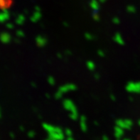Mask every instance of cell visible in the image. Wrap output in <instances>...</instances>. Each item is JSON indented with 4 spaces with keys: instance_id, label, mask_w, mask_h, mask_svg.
Returning <instances> with one entry per match:
<instances>
[{
    "instance_id": "1",
    "label": "cell",
    "mask_w": 140,
    "mask_h": 140,
    "mask_svg": "<svg viewBox=\"0 0 140 140\" xmlns=\"http://www.w3.org/2000/svg\"><path fill=\"white\" fill-rule=\"evenodd\" d=\"M63 106H64L65 109L68 110L69 112H71V113L77 112V109L75 107L74 104L73 103V101L69 100V99H66L63 101Z\"/></svg>"
},
{
    "instance_id": "2",
    "label": "cell",
    "mask_w": 140,
    "mask_h": 140,
    "mask_svg": "<svg viewBox=\"0 0 140 140\" xmlns=\"http://www.w3.org/2000/svg\"><path fill=\"white\" fill-rule=\"evenodd\" d=\"M76 90V86L75 84H66V85H63L60 88H59V91L61 92L65 93L67 92H69V91H73V90Z\"/></svg>"
},
{
    "instance_id": "3",
    "label": "cell",
    "mask_w": 140,
    "mask_h": 140,
    "mask_svg": "<svg viewBox=\"0 0 140 140\" xmlns=\"http://www.w3.org/2000/svg\"><path fill=\"white\" fill-rule=\"evenodd\" d=\"M36 43H37V45L39 46V47H44L45 45L47 44V40L46 39L43 37V36H38L36 37Z\"/></svg>"
},
{
    "instance_id": "4",
    "label": "cell",
    "mask_w": 140,
    "mask_h": 140,
    "mask_svg": "<svg viewBox=\"0 0 140 140\" xmlns=\"http://www.w3.org/2000/svg\"><path fill=\"white\" fill-rule=\"evenodd\" d=\"M114 40L117 44H119V45H124V43H125V41H124V39L122 38V35L120 34H119V33H117L115 35V36H114Z\"/></svg>"
},
{
    "instance_id": "5",
    "label": "cell",
    "mask_w": 140,
    "mask_h": 140,
    "mask_svg": "<svg viewBox=\"0 0 140 140\" xmlns=\"http://www.w3.org/2000/svg\"><path fill=\"white\" fill-rule=\"evenodd\" d=\"M11 4V0H0V7L1 8H6Z\"/></svg>"
},
{
    "instance_id": "6",
    "label": "cell",
    "mask_w": 140,
    "mask_h": 140,
    "mask_svg": "<svg viewBox=\"0 0 140 140\" xmlns=\"http://www.w3.org/2000/svg\"><path fill=\"white\" fill-rule=\"evenodd\" d=\"M135 89H136L135 84L133 83H131V82H129V83L127 84V85L126 86V90H127V91H129V92H135Z\"/></svg>"
},
{
    "instance_id": "7",
    "label": "cell",
    "mask_w": 140,
    "mask_h": 140,
    "mask_svg": "<svg viewBox=\"0 0 140 140\" xmlns=\"http://www.w3.org/2000/svg\"><path fill=\"white\" fill-rule=\"evenodd\" d=\"M117 126L120 127V128H125V119H118L116 122Z\"/></svg>"
},
{
    "instance_id": "8",
    "label": "cell",
    "mask_w": 140,
    "mask_h": 140,
    "mask_svg": "<svg viewBox=\"0 0 140 140\" xmlns=\"http://www.w3.org/2000/svg\"><path fill=\"white\" fill-rule=\"evenodd\" d=\"M87 67L88 68V69H90V71H93L95 69V64L91 62V61H89L87 62Z\"/></svg>"
},
{
    "instance_id": "9",
    "label": "cell",
    "mask_w": 140,
    "mask_h": 140,
    "mask_svg": "<svg viewBox=\"0 0 140 140\" xmlns=\"http://www.w3.org/2000/svg\"><path fill=\"white\" fill-rule=\"evenodd\" d=\"M43 127L46 129H47L48 131H55V128L53 127L51 125H49V124H43Z\"/></svg>"
},
{
    "instance_id": "10",
    "label": "cell",
    "mask_w": 140,
    "mask_h": 140,
    "mask_svg": "<svg viewBox=\"0 0 140 140\" xmlns=\"http://www.w3.org/2000/svg\"><path fill=\"white\" fill-rule=\"evenodd\" d=\"M77 116H78V114H77V112H72V113H71V114H70V117H71L72 119H73V120L77 119Z\"/></svg>"
},
{
    "instance_id": "11",
    "label": "cell",
    "mask_w": 140,
    "mask_h": 140,
    "mask_svg": "<svg viewBox=\"0 0 140 140\" xmlns=\"http://www.w3.org/2000/svg\"><path fill=\"white\" fill-rule=\"evenodd\" d=\"M125 128L128 129L129 127H130L132 124V121L129 120V119H125Z\"/></svg>"
},
{
    "instance_id": "12",
    "label": "cell",
    "mask_w": 140,
    "mask_h": 140,
    "mask_svg": "<svg viewBox=\"0 0 140 140\" xmlns=\"http://www.w3.org/2000/svg\"><path fill=\"white\" fill-rule=\"evenodd\" d=\"M48 82L51 85H54L55 84V79L53 77H49L48 79Z\"/></svg>"
},
{
    "instance_id": "13",
    "label": "cell",
    "mask_w": 140,
    "mask_h": 140,
    "mask_svg": "<svg viewBox=\"0 0 140 140\" xmlns=\"http://www.w3.org/2000/svg\"><path fill=\"white\" fill-rule=\"evenodd\" d=\"M62 96H63V93L61 92H60L59 90L57 92V93L56 94V99H60L62 97Z\"/></svg>"
},
{
    "instance_id": "14",
    "label": "cell",
    "mask_w": 140,
    "mask_h": 140,
    "mask_svg": "<svg viewBox=\"0 0 140 140\" xmlns=\"http://www.w3.org/2000/svg\"><path fill=\"white\" fill-rule=\"evenodd\" d=\"M85 36V38L87 39H88V40H91V39H93V36L92 34H90V33H86Z\"/></svg>"
},
{
    "instance_id": "15",
    "label": "cell",
    "mask_w": 140,
    "mask_h": 140,
    "mask_svg": "<svg viewBox=\"0 0 140 140\" xmlns=\"http://www.w3.org/2000/svg\"><path fill=\"white\" fill-rule=\"evenodd\" d=\"M98 53L99 56H100V57H104V53L102 50L98 51Z\"/></svg>"
},
{
    "instance_id": "16",
    "label": "cell",
    "mask_w": 140,
    "mask_h": 140,
    "mask_svg": "<svg viewBox=\"0 0 140 140\" xmlns=\"http://www.w3.org/2000/svg\"><path fill=\"white\" fill-rule=\"evenodd\" d=\"M110 97H111V98H112V99L113 101H115V97H114L113 95H111Z\"/></svg>"
},
{
    "instance_id": "17",
    "label": "cell",
    "mask_w": 140,
    "mask_h": 140,
    "mask_svg": "<svg viewBox=\"0 0 140 140\" xmlns=\"http://www.w3.org/2000/svg\"><path fill=\"white\" fill-rule=\"evenodd\" d=\"M99 77H100V76H99V75H98V74H96V75H95V77L96 79H99Z\"/></svg>"
}]
</instances>
